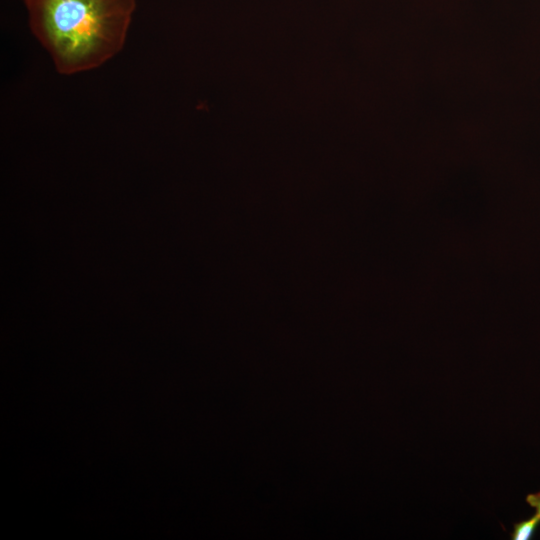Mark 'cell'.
<instances>
[{"label":"cell","instance_id":"cell-3","mask_svg":"<svg viewBox=\"0 0 540 540\" xmlns=\"http://www.w3.org/2000/svg\"><path fill=\"white\" fill-rule=\"evenodd\" d=\"M527 504L540 514V490L535 493H530L526 496Z\"/></svg>","mask_w":540,"mask_h":540},{"label":"cell","instance_id":"cell-2","mask_svg":"<svg viewBox=\"0 0 540 540\" xmlns=\"http://www.w3.org/2000/svg\"><path fill=\"white\" fill-rule=\"evenodd\" d=\"M539 525L540 514L536 512V514L532 515L530 518L514 523L511 539L529 540L532 538Z\"/></svg>","mask_w":540,"mask_h":540},{"label":"cell","instance_id":"cell-1","mask_svg":"<svg viewBox=\"0 0 540 540\" xmlns=\"http://www.w3.org/2000/svg\"><path fill=\"white\" fill-rule=\"evenodd\" d=\"M29 26L65 75L95 69L123 47L135 0H23Z\"/></svg>","mask_w":540,"mask_h":540}]
</instances>
